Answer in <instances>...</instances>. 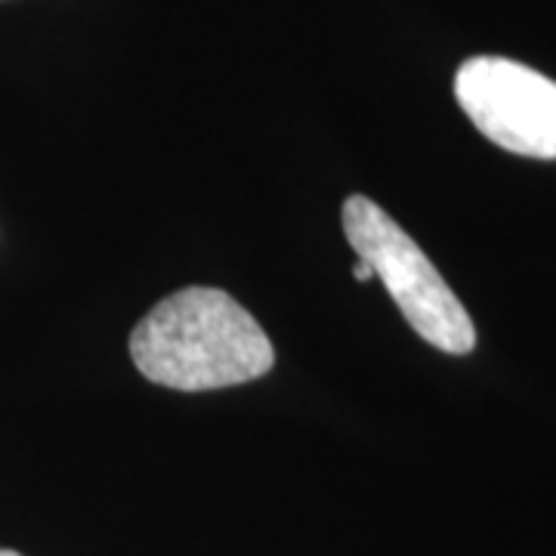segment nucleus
<instances>
[{"label": "nucleus", "instance_id": "nucleus-1", "mask_svg": "<svg viewBox=\"0 0 556 556\" xmlns=\"http://www.w3.org/2000/svg\"><path fill=\"white\" fill-rule=\"evenodd\" d=\"M146 380L179 390H226L273 371L276 350L260 321L219 288H182L155 303L127 340Z\"/></svg>", "mask_w": 556, "mask_h": 556}, {"label": "nucleus", "instance_id": "nucleus-2", "mask_svg": "<svg viewBox=\"0 0 556 556\" xmlns=\"http://www.w3.org/2000/svg\"><path fill=\"white\" fill-rule=\"evenodd\" d=\"M343 232L420 338L452 356H464L477 346V328L464 303L439 276L433 260L380 204L350 195L343 201Z\"/></svg>", "mask_w": 556, "mask_h": 556}, {"label": "nucleus", "instance_id": "nucleus-3", "mask_svg": "<svg viewBox=\"0 0 556 556\" xmlns=\"http://www.w3.org/2000/svg\"><path fill=\"white\" fill-rule=\"evenodd\" d=\"M455 97L482 137L526 159H556V80L504 56H473Z\"/></svg>", "mask_w": 556, "mask_h": 556}, {"label": "nucleus", "instance_id": "nucleus-4", "mask_svg": "<svg viewBox=\"0 0 556 556\" xmlns=\"http://www.w3.org/2000/svg\"><path fill=\"white\" fill-rule=\"evenodd\" d=\"M353 276H356L358 281H368V278H375V273H371V266H368L365 260H358L356 269H353Z\"/></svg>", "mask_w": 556, "mask_h": 556}, {"label": "nucleus", "instance_id": "nucleus-5", "mask_svg": "<svg viewBox=\"0 0 556 556\" xmlns=\"http://www.w3.org/2000/svg\"><path fill=\"white\" fill-rule=\"evenodd\" d=\"M0 556H22V554H16V551H7V547H0Z\"/></svg>", "mask_w": 556, "mask_h": 556}]
</instances>
